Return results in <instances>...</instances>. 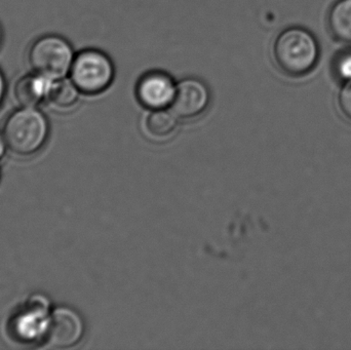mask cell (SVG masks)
<instances>
[{
	"mask_svg": "<svg viewBox=\"0 0 351 350\" xmlns=\"http://www.w3.org/2000/svg\"><path fill=\"white\" fill-rule=\"evenodd\" d=\"M74 58L71 45L56 35L37 39L28 53L29 64L34 73L51 80L65 78L70 73Z\"/></svg>",
	"mask_w": 351,
	"mask_h": 350,
	"instance_id": "4",
	"label": "cell"
},
{
	"mask_svg": "<svg viewBox=\"0 0 351 350\" xmlns=\"http://www.w3.org/2000/svg\"><path fill=\"white\" fill-rule=\"evenodd\" d=\"M47 121L33 107L12 113L4 125V140L10 150L22 155L38 151L47 140Z\"/></svg>",
	"mask_w": 351,
	"mask_h": 350,
	"instance_id": "2",
	"label": "cell"
},
{
	"mask_svg": "<svg viewBox=\"0 0 351 350\" xmlns=\"http://www.w3.org/2000/svg\"><path fill=\"white\" fill-rule=\"evenodd\" d=\"M80 92L71 79L51 80L47 100L58 108H69L77 102Z\"/></svg>",
	"mask_w": 351,
	"mask_h": 350,
	"instance_id": "11",
	"label": "cell"
},
{
	"mask_svg": "<svg viewBox=\"0 0 351 350\" xmlns=\"http://www.w3.org/2000/svg\"><path fill=\"white\" fill-rule=\"evenodd\" d=\"M338 101L342 113L351 121V79L348 80L340 90Z\"/></svg>",
	"mask_w": 351,
	"mask_h": 350,
	"instance_id": "13",
	"label": "cell"
},
{
	"mask_svg": "<svg viewBox=\"0 0 351 350\" xmlns=\"http://www.w3.org/2000/svg\"><path fill=\"white\" fill-rule=\"evenodd\" d=\"M329 25L336 38L351 43V0H339L332 8Z\"/></svg>",
	"mask_w": 351,
	"mask_h": 350,
	"instance_id": "10",
	"label": "cell"
},
{
	"mask_svg": "<svg viewBox=\"0 0 351 350\" xmlns=\"http://www.w3.org/2000/svg\"><path fill=\"white\" fill-rule=\"evenodd\" d=\"M177 84L170 74L164 71H149L141 76L137 86L136 96L146 108L156 110L172 105Z\"/></svg>",
	"mask_w": 351,
	"mask_h": 350,
	"instance_id": "6",
	"label": "cell"
},
{
	"mask_svg": "<svg viewBox=\"0 0 351 350\" xmlns=\"http://www.w3.org/2000/svg\"><path fill=\"white\" fill-rule=\"evenodd\" d=\"M47 306L49 303L43 296H34L30 300V310L16 321V332L22 338L33 339L38 336L47 318Z\"/></svg>",
	"mask_w": 351,
	"mask_h": 350,
	"instance_id": "9",
	"label": "cell"
},
{
	"mask_svg": "<svg viewBox=\"0 0 351 350\" xmlns=\"http://www.w3.org/2000/svg\"><path fill=\"white\" fill-rule=\"evenodd\" d=\"M4 90H5V86H4L3 76L0 72V104H1L2 99H3Z\"/></svg>",
	"mask_w": 351,
	"mask_h": 350,
	"instance_id": "15",
	"label": "cell"
},
{
	"mask_svg": "<svg viewBox=\"0 0 351 350\" xmlns=\"http://www.w3.org/2000/svg\"><path fill=\"white\" fill-rule=\"evenodd\" d=\"M1 29H0V41H1Z\"/></svg>",
	"mask_w": 351,
	"mask_h": 350,
	"instance_id": "17",
	"label": "cell"
},
{
	"mask_svg": "<svg viewBox=\"0 0 351 350\" xmlns=\"http://www.w3.org/2000/svg\"><path fill=\"white\" fill-rule=\"evenodd\" d=\"M45 332L49 345L58 349H67L82 339L84 324L74 310L59 308L51 314Z\"/></svg>",
	"mask_w": 351,
	"mask_h": 350,
	"instance_id": "7",
	"label": "cell"
},
{
	"mask_svg": "<svg viewBox=\"0 0 351 350\" xmlns=\"http://www.w3.org/2000/svg\"><path fill=\"white\" fill-rule=\"evenodd\" d=\"M4 153V141L3 138H2V136L0 135V158H2V155H3Z\"/></svg>",
	"mask_w": 351,
	"mask_h": 350,
	"instance_id": "16",
	"label": "cell"
},
{
	"mask_svg": "<svg viewBox=\"0 0 351 350\" xmlns=\"http://www.w3.org/2000/svg\"><path fill=\"white\" fill-rule=\"evenodd\" d=\"M177 116L174 112L156 109L146 119V129L150 136L158 139L170 137L177 129Z\"/></svg>",
	"mask_w": 351,
	"mask_h": 350,
	"instance_id": "12",
	"label": "cell"
},
{
	"mask_svg": "<svg viewBox=\"0 0 351 350\" xmlns=\"http://www.w3.org/2000/svg\"><path fill=\"white\" fill-rule=\"evenodd\" d=\"M51 79L39 74L23 76L14 86V98L23 107H34L47 99Z\"/></svg>",
	"mask_w": 351,
	"mask_h": 350,
	"instance_id": "8",
	"label": "cell"
},
{
	"mask_svg": "<svg viewBox=\"0 0 351 350\" xmlns=\"http://www.w3.org/2000/svg\"><path fill=\"white\" fill-rule=\"evenodd\" d=\"M112 60L99 49L80 51L72 63L70 79L80 92L99 95L105 92L114 80Z\"/></svg>",
	"mask_w": 351,
	"mask_h": 350,
	"instance_id": "3",
	"label": "cell"
},
{
	"mask_svg": "<svg viewBox=\"0 0 351 350\" xmlns=\"http://www.w3.org/2000/svg\"><path fill=\"white\" fill-rule=\"evenodd\" d=\"M210 92L208 86L197 78H185L178 82L172 111L182 119H192L202 115L208 107Z\"/></svg>",
	"mask_w": 351,
	"mask_h": 350,
	"instance_id": "5",
	"label": "cell"
},
{
	"mask_svg": "<svg viewBox=\"0 0 351 350\" xmlns=\"http://www.w3.org/2000/svg\"><path fill=\"white\" fill-rule=\"evenodd\" d=\"M274 57L284 73L301 76L308 73L319 59V45L309 31L292 27L282 31L274 41Z\"/></svg>",
	"mask_w": 351,
	"mask_h": 350,
	"instance_id": "1",
	"label": "cell"
},
{
	"mask_svg": "<svg viewBox=\"0 0 351 350\" xmlns=\"http://www.w3.org/2000/svg\"><path fill=\"white\" fill-rule=\"evenodd\" d=\"M336 71L346 82L351 79V51L340 55L336 63Z\"/></svg>",
	"mask_w": 351,
	"mask_h": 350,
	"instance_id": "14",
	"label": "cell"
}]
</instances>
